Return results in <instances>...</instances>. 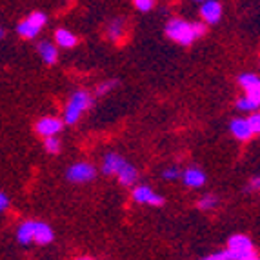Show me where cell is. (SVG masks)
<instances>
[{
  "mask_svg": "<svg viewBox=\"0 0 260 260\" xmlns=\"http://www.w3.org/2000/svg\"><path fill=\"white\" fill-rule=\"evenodd\" d=\"M55 239V233H53L51 225L46 224V222L39 220H31V240L40 246H48Z\"/></svg>",
  "mask_w": 260,
  "mask_h": 260,
  "instance_id": "8992f818",
  "label": "cell"
},
{
  "mask_svg": "<svg viewBox=\"0 0 260 260\" xmlns=\"http://www.w3.org/2000/svg\"><path fill=\"white\" fill-rule=\"evenodd\" d=\"M258 104L260 102H253V100L246 99V96L237 100V108H239L240 111H256V109H258Z\"/></svg>",
  "mask_w": 260,
  "mask_h": 260,
  "instance_id": "ffe728a7",
  "label": "cell"
},
{
  "mask_svg": "<svg viewBox=\"0 0 260 260\" xmlns=\"http://www.w3.org/2000/svg\"><path fill=\"white\" fill-rule=\"evenodd\" d=\"M39 53H40V56H42V60L48 66H53L58 60V51H56V48L51 42H40Z\"/></svg>",
  "mask_w": 260,
  "mask_h": 260,
  "instance_id": "5bb4252c",
  "label": "cell"
},
{
  "mask_svg": "<svg viewBox=\"0 0 260 260\" xmlns=\"http://www.w3.org/2000/svg\"><path fill=\"white\" fill-rule=\"evenodd\" d=\"M8 208H9V199H8V195H4V193L0 191V213L6 211Z\"/></svg>",
  "mask_w": 260,
  "mask_h": 260,
  "instance_id": "4316f807",
  "label": "cell"
},
{
  "mask_svg": "<svg viewBox=\"0 0 260 260\" xmlns=\"http://www.w3.org/2000/svg\"><path fill=\"white\" fill-rule=\"evenodd\" d=\"M108 35H109V39L115 40V42H118V40L122 39V35H124V20H122V18H115V20L109 22Z\"/></svg>",
  "mask_w": 260,
  "mask_h": 260,
  "instance_id": "e0dca14e",
  "label": "cell"
},
{
  "mask_svg": "<svg viewBox=\"0 0 260 260\" xmlns=\"http://www.w3.org/2000/svg\"><path fill=\"white\" fill-rule=\"evenodd\" d=\"M200 260H233V258H231V255L228 253V249H225V251L211 253V255L204 256V258H200Z\"/></svg>",
  "mask_w": 260,
  "mask_h": 260,
  "instance_id": "484cf974",
  "label": "cell"
},
{
  "mask_svg": "<svg viewBox=\"0 0 260 260\" xmlns=\"http://www.w3.org/2000/svg\"><path fill=\"white\" fill-rule=\"evenodd\" d=\"M44 148L51 155H56V153H60V140L56 139V137H49V139L44 140Z\"/></svg>",
  "mask_w": 260,
  "mask_h": 260,
  "instance_id": "44dd1931",
  "label": "cell"
},
{
  "mask_svg": "<svg viewBox=\"0 0 260 260\" xmlns=\"http://www.w3.org/2000/svg\"><path fill=\"white\" fill-rule=\"evenodd\" d=\"M37 133L42 135L44 139H49V137H55L62 131V120L55 117H44L37 122Z\"/></svg>",
  "mask_w": 260,
  "mask_h": 260,
  "instance_id": "ba28073f",
  "label": "cell"
},
{
  "mask_svg": "<svg viewBox=\"0 0 260 260\" xmlns=\"http://www.w3.org/2000/svg\"><path fill=\"white\" fill-rule=\"evenodd\" d=\"M131 199L137 204H149V206H164V197H160L158 193L151 189L149 186H137L131 193Z\"/></svg>",
  "mask_w": 260,
  "mask_h": 260,
  "instance_id": "5b68a950",
  "label": "cell"
},
{
  "mask_svg": "<svg viewBox=\"0 0 260 260\" xmlns=\"http://www.w3.org/2000/svg\"><path fill=\"white\" fill-rule=\"evenodd\" d=\"M230 127H231V133H233V137L237 140H242V142L251 140L253 133H251V129H249V126H247L246 118H233Z\"/></svg>",
  "mask_w": 260,
  "mask_h": 260,
  "instance_id": "8fae6325",
  "label": "cell"
},
{
  "mask_svg": "<svg viewBox=\"0 0 260 260\" xmlns=\"http://www.w3.org/2000/svg\"><path fill=\"white\" fill-rule=\"evenodd\" d=\"M228 253L233 260H242L255 253V246H253L251 239L246 235H233L228 240Z\"/></svg>",
  "mask_w": 260,
  "mask_h": 260,
  "instance_id": "3957f363",
  "label": "cell"
},
{
  "mask_svg": "<svg viewBox=\"0 0 260 260\" xmlns=\"http://www.w3.org/2000/svg\"><path fill=\"white\" fill-rule=\"evenodd\" d=\"M239 84L246 91V99L260 102V78L255 73H244L239 77Z\"/></svg>",
  "mask_w": 260,
  "mask_h": 260,
  "instance_id": "52a82bcc",
  "label": "cell"
},
{
  "mask_svg": "<svg viewBox=\"0 0 260 260\" xmlns=\"http://www.w3.org/2000/svg\"><path fill=\"white\" fill-rule=\"evenodd\" d=\"M2 37H4V31H2V27H0V39H2Z\"/></svg>",
  "mask_w": 260,
  "mask_h": 260,
  "instance_id": "4dcf8cb0",
  "label": "cell"
},
{
  "mask_svg": "<svg viewBox=\"0 0 260 260\" xmlns=\"http://www.w3.org/2000/svg\"><path fill=\"white\" fill-rule=\"evenodd\" d=\"M258 184H260V178L255 177L251 182H249V189H258Z\"/></svg>",
  "mask_w": 260,
  "mask_h": 260,
  "instance_id": "83f0119b",
  "label": "cell"
},
{
  "mask_svg": "<svg viewBox=\"0 0 260 260\" xmlns=\"http://www.w3.org/2000/svg\"><path fill=\"white\" fill-rule=\"evenodd\" d=\"M77 260H93V258H89V256H82V258H77Z\"/></svg>",
  "mask_w": 260,
  "mask_h": 260,
  "instance_id": "f546056e",
  "label": "cell"
},
{
  "mask_svg": "<svg viewBox=\"0 0 260 260\" xmlns=\"http://www.w3.org/2000/svg\"><path fill=\"white\" fill-rule=\"evenodd\" d=\"M117 86V82L115 80H109V82H102V84H99L96 86V89H95V93L99 96H102V95H106V93H109L113 89V87Z\"/></svg>",
  "mask_w": 260,
  "mask_h": 260,
  "instance_id": "7402d4cb",
  "label": "cell"
},
{
  "mask_svg": "<svg viewBox=\"0 0 260 260\" xmlns=\"http://www.w3.org/2000/svg\"><path fill=\"white\" fill-rule=\"evenodd\" d=\"M180 169L177 168V166H171V168H168L166 171H162V177L166 178V180H177L178 177H180Z\"/></svg>",
  "mask_w": 260,
  "mask_h": 260,
  "instance_id": "cb8c5ba5",
  "label": "cell"
},
{
  "mask_svg": "<svg viewBox=\"0 0 260 260\" xmlns=\"http://www.w3.org/2000/svg\"><path fill=\"white\" fill-rule=\"evenodd\" d=\"M66 177H68V180H71V182H75V184L91 182L93 178L96 177V169H95V166L87 164V162H77V164L68 168Z\"/></svg>",
  "mask_w": 260,
  "mask_h": 260,
  "instance_id": "277c9868",
  "label": "cell"
},
{
  "mask_svg": "<svg viewBox=\"0 0 260 260\" xmlns=\"http://www.w3.org/2000/svg\"><path fill=\"white\" fill-rule=\"evenodd\" d=\"M182 180L187 187H202L206 184V173L199 168H187L182 173Z\"/></svg>",
  "mask_w": 260,
  "mask_h": 260,
  "instance_id": "30bf717a",
  "label": "cell"
},
{
  "mask_svg": "<svg viewBox=\"0 0 260 260\" xmlns=\"http://www.w3.org/2000/svg\"><path fill=\"white\" fill-rule=\"evenodd\" d=\"M126 164V160L117 153H108L102 160V173L104 175H117L120 171L122 166Z\"/></svg>",
  "mask_w": 260,
  "mask_h": 260,
  "instance_id": "7c38bea8",
  "label": "cell"
},
{
  "mask_svg": "<svg viewBox=\"0 0 260 260\" xmlns=\"http://www.w3.org/2000/svg\"><path fill=\"white\" fill-rule=\"evenodd\" d=\"M133 6L139 11H142V13H146V11H149V9H153V6H155V2L153 0H135Z\"/></svg>",
  "mask_w": 260,
  "mask_h": 260,
  "instance_id": "d4e9b609",
  "label": "cell"
},
{
  "mask_svg": "<svg viewBox=\"0 0 260 260\" xmlns=\"http://www.w3.org/2000/svg\"><path fill=\"white\" fill-rule=\"evenodd\" d=\"M206 33V24L200 22H186L182 18H173L168 22L166 26V35L173 42L182 44V46H191L199 37H202Z\"/></svg>",
  "mask_w": 260,
  "mask_h": 260,
  "instance_id": "6da1fadb",
  "label": "cell"
},
{
  "mask_svg": "<svg viewBox=\"0 0 260 260\" xmlns=\"http://www.w3.org/2000/svg\"><path fill=\"white\" fill-rule=\"evenodd\" d=\"M242 260H260V258H258V255H256V253H253V255L246 256V258H242Z\"/></svg>",
  "mask_w": 260,
  "mask_h": 260,
  "instance_id": "f1b7e54d",
  "label": "cell"
},
{
  "mask_svg": "<svg viewBox=\"0 0 260 260\" xmlns=\"http://www.w3.org/2000/svg\"><path fill=\"white\" fill-rule=\"evenodd\" d=\"M200 15L204 18L206 24H217L222 17V6L217 0H208L200 6Z\"/></svg>",
  "mask_w": 260,
  "mask_h": 260,
  "instance_id": "9c48e42d",
  "label": "cell"
},
{
  "mask_svg": "<svg viewBox=\"0 0 260 260\" xmlns=\"http://www.w3.org/2000/svg\"><path fill=\"white\" fill-rule=\"evenodd\" d=\"M17 33L20 37H24V39H29V40H33L37 35L40 33V29L39 27H35L33 24H31L29 20H22V22H18V26H17Z\"/></svg>",
  "mask_w": 260,
  "mask_h": 260,
  "instance_id": "2e32d148",
  "label": "cell"
},
{
  "mask_svg": "<svg viewBox=\"0 0 260 260\" xmlns=\"http://www.w3.org/2000/svg\"><path fill=\"white\" fill-rule=\"evenodd\" d=\"M27 20L33 24L35 27H39V29H42L44 26H46V22H48V17L42 13V11H33V13L27 17Z\"/></svg>",
  "mask_w": 260,
  "mask_h": 260,
  "instance_id": "d6986e66",
  "label": "cell"
},
{
  "mask_svg": "<svg viewBox=\"0 0 260 260\" xmlns=\"http://www.w3.org/2000/svg\"><path fill=\"white\" fill-rule=\"evenodd\" d=\"M218 206V199L215 195H206L199 200V209L202 211H209V209H215Z\"/></svg>",
  "mask_w": 260,
  "mask_h": 260,
  "instance_id": "ac0fdd59",
  "label": "cell"
},
{
  "mask_svg": "<svg viewBox=\"0 0 260 260\" xmlns=\"http://www.w3.org/2000/svg\"><path fill=\"white\" fill-rule=\"evenodd\" d=\"M55 40H56V44H58L60 48H66V49L75 48V46H77V42H78L77 37H75L70 29H56Z\"/></svg>",
  "mask_w": 260,
  "mask_h": 260,
  "instance_id": "9a60e30c",
  "label": "cell"
},
{
  "mask_svg": "<svg viewBox=\"0 0 260 260\" xmlns=\"http://www.w3.org/2000/svg\"><path fill=\"white\" fill-rule=\"evenodd\" d=\"M93 100H91V95L87 91H77L73 93V96L70 99L68 106L64 109V122L66 124H77L80 115L86 111L87 108H91Z\"/></svg>",
  "mask_w": 260,
  "mask_h": 260,
  "instance_id": "7a4b0ae2",
  "label": "cell"
},
{
  "mask_svg": "<svg viewBox=\"0 0 260 260\" xmlns=\"http://www.w3.org/2000/svg\"><path fill=\"white\" fill-rule=\"evenodd\" d=\"M137 177H139V173H137V168H135V166H131L129 162H126V164L122 166L120 171L117 173L118 182H120L122 186H133V184L137 182Z\"/></svg>",
  "mask_w": 260,
  "mask_h": 260,
  "instance_id": "4fadbf2b",
  "label": "cell"
},
{
  "mask_svg": "<svg viewBox=\"0 0 260 260\" xmlns=\"http://www.w3.org/2000/svg\"><path fill=\"white\" fill-rule=\"evenodd\" d=\"M247 120V126H249V129H251V133L253 135H256L260 131V117L256 115V113H253L251 117L249 118H246Z\"/></svg>",
  "mask_w": 260,
  "mask_h": 260,
  "instance_id": "603a6c76",
  "label": "cell"
}]
</instances>
